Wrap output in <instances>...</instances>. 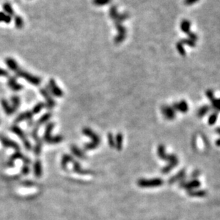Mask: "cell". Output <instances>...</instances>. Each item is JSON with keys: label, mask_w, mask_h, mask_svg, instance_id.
<instances>
[{"label": "cell", "mask_w": 220, "mask_h": 220, "mask_svg": "<svg viewBox=\"0 0 220 220\" xmlns=\"http://www.w3.org/2000/svg\"><path fill=\"white\" fill-rule=\"evenodd\" d=\"M24 157V156L21 151H15V152L11 156V157L9 158L8 162H7V166L9 167H14L15 161L17 160H23Z\"/></svg>", "instance_id": "obj_14"}, {"label": "cell", "mask_w": 220, "mask_h": 220, "mask_svg": "<svg viewBox=\"0 0 220 220\" xmlns=\"http://www.w3.org/2000/svg\"><path fill=\"white\" fill-rule=\"evenodd\" d=\"M161 110H162V114L164 115L165 117L167 119L172 120L175 118L176 112H175V110L173 109L172 107L164 105V106L162 107Z\"/></svg>", "instance_id": "obj_10"}, {"label": "cell", "mask_w": 220, "mask_h": 220, "mask_svg": "<svg viewBox=\"0 0 220 220\" xmlns=\"http://www.w3.org/2000/svg\"><path fill=\"white\" fill-rule=\"evenodd\" d=\"M173 109L176 111L182 112V113H186L188 111L189 107L188 104L187 103V102L185 100H182L180 102H176V103L173 104Z\"/></svg>", "instance_id": "obj_15"}, {"label": "cell", "mask_w": 220, "mask_h": 220, "mask_svg": "<svg viewBox=\"0 0 220 220\" xmlns=\"http://www.w3.org/2000/svg\"><path fill=\"white\" fill-rule=\"evenodd\" d=\"M12 18L7 14L4 12H0V22H4L6 24H9L11 23Z\"/></svg>", "instance_id": "obj_29"}, {"label": "cell", "mask_w": 220, "mask_h": 220, "mask_svg": "<svg viewBox=\"0 0 220 220\" xmlns=\"http://www.w3.org/2000/svg\"><path fill=\"white\" fill-rule=\"evenodd\" d=\"M71 152L73 153V155L75 156V157L81 159V160H85V159L87 158L86 155L85 153H84L83 151L81 150L80 148L78 147L77 146H76L75 144L71 145Z\"/></svg>", "instance_id": "obj_19"}, {"label": "cell", "mask_w": 220, "mask_h": 220, "mask_svg": "<svg viewBox=\"0 0 220 220\" xmlns=\"http://www.w3.org/2000/svg\"><path fill=\"white\" fill-rule=\"evenodd\" d=\"M48 89H50L53 95L56 97H62L63 95V91L56 84V81L53 79H51L48 81Z\"/></svg>", "instance_id": "obj_8"}, {"label": "cell", "mask_w": 220, "mask_h": 220, "mask_svg": "<svg viewBox=\"0 0 220 220\" xmlns=\"http://www.w3.org/2000/svg\"><path fill=\"white\" fill-rule=\"evenodd\" d=\"M5 63L10 70L14 72L17 76L22 78L27 81L29 84L34 86H39L42 82V79L39 76L33 75L32 74L27 72L22 68H20L17 61L12 57H7L5 59Z\"/></svg>", "instance_id": "obj_1"}, {"label": "cell", "mask_w": 220, "mask_h": 220, "mask_svg": "<svg viewBox=\"0 0 220 220\" xmlns=\"http://www.w3.org/2000/svg\"><path fill=\"white\" fill-rule=\"evenodd\" d=\"M73 160L74 159L71 155L68 154L63 155L62 157V159H61V166L63 170H66V168L67 167L68 163L73 162Z\"/></svg>", "instance_id": "obj_22"}, {"label": "cell", "mask_w": 220, "mask_h": 220, "mask_svg": "<svg viewBox=\"0 0 220 220\" xmlns=\"http://www.w3.org/2000/svg\"><path fill=\"white\" fill-rule=\"evenodd\" d=\"M217 117H218V112H217L212 114L208 119V124L209 125H213L215 124V122L217 119Z\"/></svg>", "instance_id": "obj_34"}, {"label": "cell", "mask_w": 220, "mask_h": 220, "mask_svg": "<svg viewBox=\"0 0 220 220\" xmlns=\"http://www.w3.org/2000/svg\"><path fill=\"white\" fill-rule=\"evenodd\" d=\"M7 85L14 92H19L24 88V86L22 84H20L17 82V79L15 78V76H8V79H7Z\"/></svg>", "instance_id": "obj_9"}, {"label": "cell", "mask_w": 220, "mask_h": 220, "mask_svg": "<svg viewBox=\"0 0 220 220\" xmlns=\"http://www.w3.org/2000/svg\"><path fill=\"white\" fill-rule=\"evenodd\" d=\"M210 110V107L208 105H204L203 107H202L200 109L198 110V115L199 117H202L204 115H206Z\"/></svg>", "instance_id": "obj_30"}, {"label": "cell", "mask_w": 220, "mask_h": 220, "mask_svg": "<svg viewBox=\"0 0 220 220\" xmlns=\"http://www.w3.org/2000/svg\"><path fill=\"white\" fill-rule=\"evenodd\" d=\"M11 102H12V107H13L14 112H17V110L19 109V107H20V104H21V99H20V97L17 95H14L13 97H12Z\"/></svg>", "instance_id": "obj_27"}, {"label": "cell", "mask_w": 220, "mask_h": 220, "mask_svg": "<svg viewBox=\"0 0 220 220\" xmlns=\"http://www.w3.org/2000/svg\"><path fill=\"white\" fill-rule=\"evenodd\" d=\"M40 94L44 97L46 99V104L45 107H47L48 109H52L53 107L56 106V102L54 101V99H53V98L51 96V94H49V92L47 90V89L42 88L40 89Z\"/></svg>", "instance_id": "obj_6"}, {"label": "cell", "mask_w": 220, "mask_h": 220, "mask_svg": "<svg viewBox=\"0 0 220 220\" xmlns=\"http://www.w3.org/2000/svg\"><path fill=\"white\" fill-rule=\"evenodd\" d=\"M42 146H43V140L41 139L39 137L38 139L35 140V145L34 147V152L35 155L39 156L41 153H42Z\"/></svg>", "instance_id": "obj_24"}, {"label": "cell", "mask_w": 220, "mask_h": 220, "mask_svg": "<svg viewBox=\"0 0 220 220\" xmlns=\"http://www.w3.org/2000/svg\"><path fill=\"white\" fill-rule=\"evenodd\" d=\"M1 105L2 107V108L4 109V112H5V114L8 116L13 114L14 113V110L13 109V107H12V105H10L9 102L5 99H2L1 100Z\"/></svg>", "instance_id": "obj_18"}, {"label": "cell", "mask_w": 220, "mask_h": 220, "mask_svg": "<svg viewBox=\"0 0 220 220\" xmlns=\"http://www.w3.org/2000/svg\"><path fill=\"white\" fill-rule=\"evenodd\" d=\"M29 172H30V170H29V165H23V167L22 168V170H21V172H22V175H24V176L28 175H29Z\"/></svg>", "instance_id": "obj_35"}, {"label": "cell", "mask_w": 220, "mask_h": 220, "mask_svg": "<svg viewBox=\"0 0 220 220\" xmlns=\"http://www.w3.org/2000/svg\"><path fill=\"white\" fill-rule=\"evenodd\" d=\"M0 142L4 147L12 148V149H15V151H20L19 145L16 142L13 141L8 137L2 136V135L0 134Z\"/></svg>", "instance_id": "obj_7"}, {"label": "cell", "mask_w": 220, "mask_h": 220, "mask_svg": "<svg viewBox=\"0 0 220 220\" xmlns=\"http://www.w3.org/2000/svg\"><path fill=\"white\" fill-rule=\"evenodd\" d=\"M189 194L190 196H204L206 194V191L204 190H198V191H194V190H190L189 191Z\"/></svg>", "instance_id": "obj_33"}, {"label": "cell", "mask_w": 220, "mask_h": 220, "mask_svg": "<svg viewBox=\"0 0 220 220\" xmlns=\"http://www.w3.org/2000/svg\"><path fill=\"white\" fill-rule=\"evenodd\" d=\"M0 76H4V77H8L9 72L8 71L4 70V69L0 68Z\"/></svg>", "instance_id": "obj_37"}, {"label": "cell", "mask_w": 220, "mask_h": 220, "mask_svg": "<svg viewBox=\"0 0 220 220\" xmlns=\"http://www.w3.org/2000/svg\"><path fill=\"white\" fill-rule=\"evenodd\" d=\"M217 133H218V134H219V127H217Z\"/></svg>", "instance_id": "obj_41"}, {"label": "cell", "mask_w": 220, "mask_h": 220, "mask_svg": "<svg viewBox=\"0 0 220 220\" xmlns=\"http://www.w3.org/2000/svg\"><path fill=\"white\" fill-rule=\"evenodd\" d=\"M163 184V180L160 178H155L152 180L141 179L138 181V185L140 187H156L160 186Z\"/></svg>", "instance_id": "obj_5"}, {"label": "cell", "mask_w": 220, "mask_h": 220, "mask_svg": "<svg viewBox=\"0 0 220 220\" xmlns=\"http://www.w3.org/2000/svg\"><path fill=\"white\" fill-rule=\"evenodd\" d=\"M10 130H11L12 132H13L14 134H15L20 139L22 140L23 142V144H24L25 149L27 150H32V146L31 142H29V140L28 139L27 137L26 136V134H25L24 132L21 129V128L19 127L17 125H14V126H12L10 128Z\"/></svg>", "instance_id": "obj_4"}, {"label": "cell", "mask_w": 220, "mask_h": 220, "mask_svg": "<svg viewBox=\"0 0 220 220\" xmlns=\"http://www.w3.org/2000/svg\"><path fill=\"white\" fill-rule=\"evenodd\" d=\"M44 107H45V104L43 103V102H39V103L37 104L34 107H33V109L32 110V113L34 114V115L39 114V112L42 111L43 108H44Z\"/></svg>", "instance_id": "obj_31"}, {"label": "cell", "mask_w": 220, "mask_h": 220, "mask_svg": "<svg viewBox=\"0 0 220 220\" xmlns=\"http://www.w3.org/2000/svg\"><path fill=\"white\" fill-rule=\"evenodd\" d=\"M33 117H34V114L32 113V110H31V111L28 110V111L22 112V113L18 115L17 118L14 120V122L15 123L18 124L23 121H25V120H27V121H29V122L32 121L33 119Z\"/></svg>", "instance_id": "obj_12"}, {"label": "cell", "mask_w": 220, "mask_h": 220, "mask_svg": "<svg viewBox=\"0 0 220 220\" xmlns=\"http://www.w3.org/2000/svg\"><path fill=\"white\" fill-rule=\"evenodd\" d=\"M83 134L86 136L90 137L92 139L91 142L87 143L84 145V149L85 150H92L96 149L98 147L100 143H101V139L96 133L94 132L93 130H91L90 128L86 127L83 129Z\"/></svg>", "instance_id": "obj_3"}, {"label": "cell", "mask_w": 220, "mask_h": 220, "mask_svg": "<svg viewBox=\"0 0 220 220\" xmlns=\"http://www.w3.org/2000/svg\"><path fill=\"white\" fill-rule=\"evenodd\" d=\"M206 95L207 97V98H208L209 100L211 101L212 102V107H213V109H214L216 110V111L218 112L219 111V99H216L215 97H214V93H213V92H212V90H208L206 92Z\"/></svg>", "instance_id": "obj_16"}, {"label": "cell", "mask_w": 220, "mask_h": 220, "mask_svg": "<svg viewBox=\"0 0 220 220\" xmlns=\"http://www.w3.org/2000/svg\"><path fill=\"white\" fill-rule=\"evenodd\" d=\"M200 175V172L199 170H195L194 172L191 175V177L193 179V180H195L198 177V176Z\"/></svg>", "instance_id": "obj_38"}, {"label": "cell", "mask_w": 220, "mask_h": 220, "mask_svg": "<svg viewBox=\"0 0 220 220\" xmlns=\"http://www.w3.org/2000/svg\"><path fill=\"white\" fill-rule=\"evenodd\" d=\"M217 146H219V139H217Z\"/></svg>", "instance_id": "obj_40"}, {"label": "cell", "mask_w": 220, "mask_h": 220, "mask_svg": "<svg viewBox=\"0 0 220 220\" xmlns=\"http://www.w3.org/2000/svg\"><path fill=\"white\" fill-rule=\"evenodd\" d=\"M42 172H43V170H42V162H41V160H37L34 163V176L37 178H40L41 176H42Z\"/></svg>", "instance_id": "obj_20"}, {"label": "cell", "mask_w": 220, "mask_h": 220, "mask_svg": "<svg viewBox=\"0 0 220 220\" xmlns=\"http://www.w3.org/2000/svg\"><path fill=\"white\" fill-rule=\"evenodd\" d=\"M55 124L53 122H49L48 123L47 127L45 128V131H44V134H43V142H45L46 143L48 144L50 142L51 139H52V132L53 131V128H54Z\"/></svg>", "instance_id": "obj_13"}, {"label": "cell", "mask_w": 220, "mask_h": 220, "mask_svg": "<svg viewBox=\"0 0 220 220\" xmlns=\"http://www.w3.org/2000/svg\"><path fill=\"white\" fill-rule=\"evenodd\" d=\"M73 171L79 174V175H91V173H92L91 172H90V171L83 170L80 164L75 160L73 161Z\"/></svg>", "instance_id": "obj_21"}, {"label": "cell", "mask_w": 220, "mask_h": 220, "mask_svg": "<svg viewBox=\"0 0 220 220\" xmlns=\"http://www.w3.org/2000/svg\"><path fill=\"white\" fill-rule=\"evenodd\" d=\"M24 186H33V182H32V181H25V182H24Z\"/></svg>", "instance_id": "obj_39"}, {"label": "cell", "mask_w": 220, "mask_h": 220, "mask_svg": "<svg viewBox=\"0 0 220 220\" xmlns=\"http://www.w3.org/2000/svg\"><path fill=\"white\" fill-rule=\"evenodd\" d=\"M108 144L110 145V147L111 148H114L115 147V139L113 138V136H112V134L111 133H109L108 135Z\"/></svg>", "instance_id": "obj_36"}, {"label": "cell", "mask_w": 220, "mask_h": 220, "mask_svg": "<svg viewBox=\"0 0 220 220\" xmlns=\"http://www.w3.org/2000/svg\"><path fill=\"white\" fill-rule=\"evenodd\" d=\"M2 7H3L4 12H5V13H6L7 14H8L9 16H10L12 18L14 17L15 15H16L13 8H12L11 4L9 3V2H6V3H4L3 4V6H2Z\"/></svg>", "instance_id": "obj_25"}, {"label": "cell", "mask_w": 220, "mask_h": 220, "mask_svg": "<svg viewBox=\"0 0 220 220\" xmlns=\"http://www.w3.org/2000/svg\"><path fill=\"white\" fill-rule=\"evenodd\" d=\"M63 139V136H61V135H56V136L52 137V139H51L50 142H49V143H48V144H58V143L62 142Z\"/></svg>", "instance_id": "obj_32"}, {"label": "cell", "mask_w": 220, "mask_h": 220, "mask_svg": "<svg viewBox=\"0 0 220 220\" xmlns=\"http://www.w3.org/2000/svg\"><path fill=\"white\" fill-rule=\"evenodd\" d=\"M122 142H123V136L121 133H118L115 139V147L118 151H121L122 148Z\"/></svg>", "instance_id": "obj_26"}, {"label": "cell", "mask_w": 220, "mask_h": 220, "mask_svg": "<svg viewBox=\"0 0 220 220\" xmlns=\"http://www.w3.org/2000/svg\"><path fill=\"white\" fill-rule=\"evenodd\" d=\"M180 185L181 187H183L188 190H192L194 188H198L200 186L201 183L198 180H192L190 181H188V182H186L185 180H182L180 184Z\"/></svg>", "instance_id": "obj_11"}, {"label": "cell", "mask_w": 220, "mask_h": 220, "mask_svg": "<svg viewBox=\"0 0 220 220\" xmlns=\"http://www.w3.org/2000/svg\"><path fill=\"white\" fill-rule=\"evenodd\" d=\"M158 155L161 160L169 162L168 165L161 170L162 174H167L170 172L174 167L178 165L179 160L175 155H167L165 152V147L164 145L160 144L158 149Z\"/></svg>", "instance_id": "obj_2"}, {"label": "cell", "mask_w": 220, "mask_h": 220, "mask_svg": "<svg viewBox=\"0 0 220 220\" xmlns=\"http://www.w3.org/2000/svg\"><path fill=\"white\" fill-rule=\"evenodd\" d=\"M52 113H50V112H48V113H46L43 115H42V116L39 118V119L38 120L37 123H36L35 126H37L38 127H40L42 124H45L46 122H47L49 121V119H51V117H52Z\"/></svg>", "instance_id": "obj_23"}, {"label": "cell", "mask_w": 220, "mask_h": 220, "mask_svg": "<svg viewBox=\"0 0 220 220\" xmlns=\"http://www.w3.org/2000/svg\"><path fill=\"white\" fill-rule=\"evenodd\" d=\"M185 176H186V170H185V169H183V170H180V172L177 174V175H175V176H172V177H171L170 180H169L168 183L170 184V185H172V184L177 182V181H178L184 180Z\"/></svg>", "instance_id": "obj_17"}, {"label": "cell", "mask_w": 220, "mask_h": 220, "mask_svg": "<svg viewBox=\"0 0 220 220\" xmlns=\"http://www.w3.org/2000/svg\"><path fill=\"white\" fill-rule=\"evenodd\" d=\"M14 21L15 24V27L18 29H21L24 26V22L23 20L22 17L19 15H15L14 17Z\"/></svg>", "instance_id": "obj_28"}]
</instances>
